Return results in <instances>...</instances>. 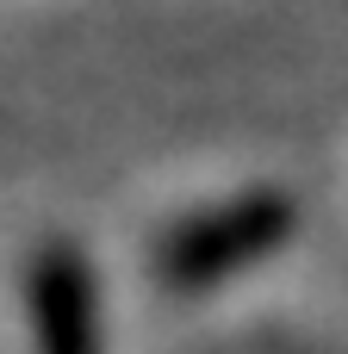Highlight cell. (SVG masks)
Here are the masks:
<instances>
[{
  "mask_svg": "<svg viewBox=\"0 0 348 354\" xmlns=\"http://www.w3.org/2000/svg\"><path fill=\"white\" fill-rule=\"evenodd\" d=\"M286 224H293V199H286V193H249V199H230L224 212L193 218V224H181V230L168 236V249H162V274H168L181 292H193V286L224 280L230 268L268 255V249L286 236Z\"/></svg>",
  "mask_w": 348,
  "mask_h": 354,
  "instance_id": "obj_1",
  "label": "cell"
},
{
  "mask_svg": "<svg viewBox=\"0 0 348 354\" xmlns=\"http://www.w3.org/2000/svg\"><path fill=\"white\" fill-rule=\"evenodd\" d=\"M31 324H37V354H100L93 280L81 255L62 243L31 261Z\"/></svg>",
  "mask_w": 348,
  "mask_h": 354,
  "instance_id": "obj_2",
  "label": "cell"
}]
</instances>
